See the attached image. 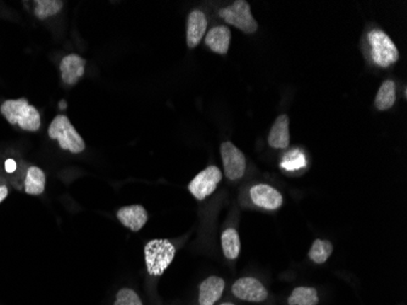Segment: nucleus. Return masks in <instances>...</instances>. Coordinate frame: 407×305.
I'll use <instances>...</instances> for the list:
<instances>
[{"label": "nucleus", "instance_id": "obj_19", "mask_svg": "<svg viewBox=\"0 0 407 305\" xmlns=\"http://www.w3.org/2000/svg\"><path fill=\"white\" fill-rule=\"evenodd\" d=\"M290 305H317L319 294L315 288L298 287L294 289L288 299Z\"/></svg>", "mask_w": 407, "mask_h": 305}, {"label": "nucleus", "instance_id": "obj_17", "mask_svg": "<svg viewBox=\"0 0 407 305\" xmlns=\"http://www.w3.org/2000/svg\"><path fill=\"white\" fill-rule=\"evenodd\" d=\"M45 188V173L43 170L37 166H31L27 170L25 180V190L27 195H40Z\"/></svg>", "mask_w": 407, "mask_h": 305}, {"label": "nucleus", "instance_id": "obj_7", "mask_svg": "<svg viewBox=\"0 0 407 305\" xmlns=\"http://www.w3.org/2000/svg\"><path fill=\"white\" fill-rule=\"evenodd\" d=\"M221 180H222L221 170L217 166H209L194 177L189 183V192L193 195L195 200H205L206 197L214 193Z\"/></svg>", "mask_w": 407, "mask_h": 305}, {"label": "nucleus", "instance_id": "obj_3", "mask_svg": "<svg viewBox=\"0 0 407 305\" xmlns=\"http://www.w3.org/2000/svg\"><path fill=\"white\" fill-rule=\"evenodd\" d=\"M49 138L55 139L62 151H69L72 154H79L86 149V143L79 131L71 124L70 119L65 115L54 117L48 129Z\"/></svg>", "mask_w": 407, "mask_h": 305}, {"label": "nucleus", "instance_id": "obj_14", "mask_svg": "<svg viewBox=\"0 0 407 305\" xmlns=\"http://www.w3.org/2000/svg\"><path fill=\"white\" fill-rule=\"evenodd\" d=\"M231 30L227 26H216L205 35V45L214 53L226 55L231 45Z\"/></svg>", "mask_w": 407, "mask_h": 305}, {"label": "nucleus", "instance_id": "obj_15", "mask_svg": "<svg viewBox=\"0 0 407 305\" xmlns=\"http://www.w3.org/2000/svg\"><path fill=\"white\" fill-rule=\"evenodd\" d=\"M224 280L217 276L207 277L199 287V304L214 305L222 297Z\"/></svg>", "mask_w": 407, "mask_h": 305}, {"label": "nucleus", "instance_id": "obj_26", "mask_svg": "<svg viewBox=\"0 0 407 305\" xmlns=\"http://www.w3.org/2000/svg\"><path fill=\"white\" fill-rule=\"evenodd\" d=\"M221 305H234V304H232V303H224V304Z\"/></svg>", "mask_w": 407, "mask_h": 305}, {"label": "nucleus", "instance_id": "obj_20", "mask_svg": "<svg viewBox=\"0 0 407 305\" xmlns=\"http://www.w3.org/2000/svg\"><path fill=\"white\" fill-rule=\"evenodd\" d=\"M35 18L40 20H47L54 15L60 13L64 6V1L60 0H40L35 1Z\"/></svg>", "mask_w": 407, "mask_h": 305}, {"label": "nucleus", "instance_id": "obj_9", "mask_svg": "<svg viewBox=\"0 0 407 305\" xmlns=\"http://www.w3.org/2000/svg\"><path fill=\"white\" fill-rule=\"evenodd\" d=\"M250 198L256 207L266 210H277L283 205V197L280 192L276 188L263 183L251 187Z\"/></svg>", "mask_w": 407, "mask_h": 305}, {"label": "nucleus", "instance_id": "obj_23", "mask_svg": "<svg viewBox=\"0 0 407 305\" xmlns=\"http://www.w3.org/2000/svg\"><path fill=\"white\" fill-rule=\"evenodd\" d=\"M115 305H143L139 296L133 289L122 288L116 296Z\"/></svg>", "mask_w": 407, "mask_h": 305}, {"label": "nucleus", "instance_id": "obj_2", "mask_svg": "<svg viewBox=\"0 0 407 305\" xmlns=\"http://www.w3.org/2000/svg\"><path fill=\"white\" fill-rule=\"evenodd\" d=\"M175 257L176 247L168 239H153L145 244V265L150 276H161Z\"/></svg>", "mask_w": 407, "mask_h": 305}, {"label": "nucleus", "instance_id": "obj_21", "mask_svg": "<svg viewBox=\"0 0 407 305\" xmlns=\"http://www.w3.org/2000/svg\"><path fill=\"white\" fill-rule=\"evenodd\" d=\"M333 246L329 241L316 239L309 252V258L316 264H324L332 255Z\"/></svg>", "mask_w": 407, "mask_h": 305}, {"label": "nucleus", "instance_id": "obj_13", "mask_svg": "<svg viewBox=\"0 0 407 305\" xmlns=\"http://www.w3.org/2000/svg\"><path fill=\"white\" fill-rule=\"evenodd\" d=\"M290 143V117L282 114L277 117L268 134V144L275 149L285 151Z\"/></svg>", "mask_w": 407, "mask_h": 305}, {"label": "nucleus", "instance_id": "obj_8", "mask_svg": "<svg viewBox=\"0 0 407 305\" xmlns=\"http://www.w3.org/2000/svg\"><path fill=\"white\" fill-rule=\"evenodd\" d=\"M232 292L236 298L246 301H263L268 299V289L254 277H243L233 284Z\"/></svg>", "mask_w": 407, "mask_h": 305}, {"label": "nucleus", "instance_id": "obj_25", "mask_svg": "<svg viewBox=\"0 0 407 305\" xmlns=\"http://www.w3.org/2000/svg\"><path fill=\"white\" fill-rule=\"evenodd\" d=\"M9 195V190L6 186H0V203L4 202L5 198Z\"/></svg>", "mask_w": 407, "mask_h": 305}, {"label": "nucleus", "instance_id": "obj_6", "mask_svg": "<svg viewBox=\"0 0 407 305\" xmlns=\"http://www.w3.org/2000/svg\"><path fill=\"white\" fill-rule=\"evenodd\" d=\"M221 158L224 163V175L231 181H238L244 176L246 168V156L232 142H224L221 144Z\"/></svg>", "mask_w": 407, "mask_h": 305}, {"label": "nucleus", "instance_id": "obj_18", "mask_svg": "<svg viewBox=\"0 0 407 305\" xmlns=\"http://www.w3.org/2000/svg\"><path fill=\"white\" fill-rule=\"evenodd\" d=\"M221 243H222L224 257L229 260L238 258L241 253V238L234 229H227L224 231L221 237Z\"/></svg>", "mask_w": 407, "mask_h": 305}, {"label": "nucleus", "instance_id": "obj_11", "mask_svg": "<svg viewBox=\"0 0 407 305\" xmlns=\"http://www.w3.org/2000/svg\"><path fill=\"white\" fill-rule=\"evenodd\" d=\"M207 28V18L202 10H193L189 13L187 23V45L193 49L200 45Z\"/></svg>", "mask_w": 407, "mask_h": 305}, {"label": "nucleus", "instance_id": "obj_4", "mask_svg": "<svg viewBox=\"0 0 407 305\" xmlns=\"http://www.w3.org/2000/svg\"><path fill=\"white\" fill-rule=\"evenodd\" d=\"M368 45L371 48V57L377 67H390L400 58L398 48L389 35L382 30H372L368 33Z\"/></svg>", "mask_w": 407, "mask_h": 305}, {"label": "nucleus", "instance_id": "obj_16", "mask_svg": "<svg viewBox=\"0 0 407 305\" xmlns=\"http://www.w3.org/2000/svg\"><path fill=\"white\" fill-rule=\"evenodd\" d=\"M396 100V87L394 81L386 80L377 92L374 105L379 111L389 110Z\"/></svg>", "mask_w": 407, "mask_h": 305}, {"label": "nucleus", "instance_id": "obj_22", "mask_svg": "<svg viewBox=\"0 0 407 305\" xmlns=\"http://www.w3.org/2000/svg\"><path fill=\"white\" fill-rule=\"evenodd\" d=\"M305 166H306V158H305V154L299 149L288 151L280 163V168H285V171H297Z\"/></svg>", "mask_w": 407, "mask_h": 305}, {"label": "nucleus", "instance_id": "obj_10", "mask_svg": "<svg viewBox=\"0 0 407 305\" xmlns=\"http://www.w3.org/2000/svg\"><path fill=\"white\" fill-rule=\"evenodd\" d=\"M60 71L64 84L74 86L77 84L84 75L86 71V60L77 54L66 55L60 62Z\"/></svg>", "mask_w": 407, "mask_h": 305}, {"label": "nucleus", "instance_id": "obj_5", "mask_svg": "<svg viewBox=\"0 0 407 305\" xmlns=\"http://www.w3.org/2000/svg\"><path fill=\"white\" fill-rule=\"evenodd\" d=\"M219 18H224V23L236 27L238 30L251 35L258 31V25L255 20L250 5L246 0H236L227 8L219 10Z\"/></svg>", "mask_w": 407, "mask_h": 305}, {"label": "nucleus", "instance_id": "obj_1", "mask_svg": "<svg viewBox=\"0 0 407 305\" xmlns=\"http://www.w3.org/2000/svg\"><path fill=\"white\" fill-rule=\"evenodd\" d=\"M0 113L10 125L18 126L23 131L37 132L40 129V111L25 98L5 100Z\"/></svg>", "mask_w": 407, "mask_h": 305}, {"label": "nucleus", "instance_id": "obj_24", "mask_svg": "<svg viewBox=\"0 0 407 305\" xmlns=\"http://www.w3.org/2000/svg\"><path fill=\"white\" fill-rule=\"evenodd\" d=\"M5 168L8 173H13V170L16 168V163L13 159L6 160L5 163Z\"/></svg>", "mask_w": 407, "mask_h": 305}, {"label": "nucleus", "instance_id": "obj_12", "mask_svg": "<svg viewBox=\"0 0 407 305\" xmlns=\"http://www.w3.org/2000/svg\"><path fill=\"white\" fill-rule=\"evenodd\" d=\"M117 219L125 227L138 232L148 221V212L142 205H130L118 210Z\"/></svg>", "mask_w": 407, "mask_h": 305}]
</instances>
